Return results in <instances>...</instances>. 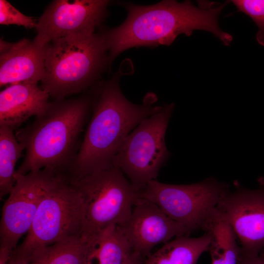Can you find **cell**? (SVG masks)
I'll use <instances>...</instances> for the list:
<instances>
[{"label":"cell","instance_id":"cell-1","mask_svg":"<svg viewBox=\"0 0 264 264\" xmlns=\"http://www.w3.org/2000/svg\"><path fill=\"white\" fill-rule=\"evenodd\" d=\"M179 2L163 0L152 5L124 4L128 11L120 25L103 33L108 50L110 65L123 51L133 47L169 45L180 34L190 36L193 31L210 32L228 45L232 36L222 31L219 16L225 6L213 2Z\"/></svg>","mask_w":264,"mask_h":264},{"label":"cell","instance_id":"cell-2","mask_svg":"<svg viewBox=\"0 0 264 264\" xmlns=\"http://www.w3.org/2000/svg\"><path fill=\"white\" fill-rule=\"evenodd\" d=\"M119 78L115 75L100 88L79 151L67 173L71 177H82L113 166L129 133L162 107L154 105V99L149 97L140 105L131 102L121 91Z\"/></svg>","mask_w":264,"mask_h":264},{"label":"cell","instance_id":"cell-3","mask_svg":"<svg viewBox=\"0 0 264 264\" xmlns=\"http://www.w3.org/2000/svg\"><path fill=\"white\" fill-rule=\"evenodd\" d=\"M91 104L88 96L53 100L33 122L17 130L16 137L25 154L16 172L67 173L79 151Z\"/></svg>","mask_w":264,"mask_h":264},{"label":"cell","instance_id":"cell-4","mask_svg":"<svg viewBox=\"0 0 264 264\" xmlns=\"http://www.w3.org/2000/svg\"><path fill=\"white\" fill-rule=\"evenodd\" d=\"M110 65L102 33L74 35L45 46V73L41 88L54 100L88 88Z\"/></svg>","mask_w":264,"mask_h":264},{"label":"cell","instance_id":"cell-5","mask_svg":"<svg viewBox=\"0 0 264 264\" xmlns=\"http://www.w3.org/2000/svg\"><path fill=\"white\" fill-rule=\"evenodd\" d=\"M81 197L66 173L50 171L46 188L27 236L10 258L28 264L36 251L56 242L82 238Z\"/></svg>","mask_w":264,"mask_h":264},{"label":"cell","instance_id":"cell-6","mask_svg":"<svg viewBox=\"0 0 264 264\" xmlns=\"http://www.w3.org/2000/svg\"><path fill=\"white\" fill-rule=\"evenodd\" d=\"M68 177L83 203L82 239L112 225L121 226L129 219L138 192L118 168L112 166L82 177Z\"/></svg>","mask_w":264,"mask_h":264},{"label":"cell","instance_id":"cell-7","mask_svg":"<svg viewBox=\"0 0 264 264\" xmlns=\"http://www.w3.org/2000/svg\"><path fill=\"white\" fill-rule=\"evenodd\" d=\"M173 103L162 106L142 120L124 139L113 163L139 192L156 179L169 156L165 134L174 109Z\"/></svg>","mask_w":264,"mask_h":264},{"label":"cell","instance_id":"cell-8","mask_svg":"<svg viewBox=\"0 0 264 264\" xmlns=\"http://www.w3.org/2000/svg\"><path fill=\"white\" fill-rule=\"evenodd\" d=\"M227 190L226 184L213 178L185 185L166 184L154 179L138 192V196L154 202L191 233L204 229Z\"/></svg>","mask_w":264,"mask_h":264},{"label":"cell","instance_id":"cell-9","mask_svg":"<svg viewBox=\"0 0 264 264\" xmlns=\"http://www.w3.org/2000/svg\"><path fill=\"white\" fill-rule=\"evenodd\" d=\"M50 172L42 170L25 175L16 172V183L2 207L0 248L12 252L29 230L44 194Z\"/></svg>","mask_w":264,"mask_h":264},{"label":"cell","instance_id":"cell-10","mask_svg":"<svg viewBox=\"0 0 264 264\" xmlns=\"http://www.w3.org/2000/svg\"><path fill=\"white\" fill-rule=\"evenodd\" d=\"M107 0H55L38 19L33 41L44 47L50 42L74 35L93 33L107 14Z\"/></svg>","mask_w":264,"mask_h":264},{"label":"cell","instance_id":"cell-11","mask_svg":"<svg viewBox=\"0 0 264 264\" xmlns=\"http://www.w3.org/2000/svg\"><path fill=\"white\" fill-rule=\"evenodd\" d=\"M254 190H227L217 209L232 227L241 244V252L257 256L264 249V184Z\"/></svg>","mask_w":264,"mask_h":264},{"label":"cell","instance_id":"cell-12","mask_svg":"<svg viewBox=\"0 0 264 264\" xmlns=\"http://www.w3.org/2000/svg\"><path fill=\"white\" fill-rule=\"evenodd\" d=\"M133 253L144 257L158 244L190 232L170 218L154 202L138 196L129 219L121 226Z\"/></svg>","mask_w":264,"mask_h":264},{"label":"cell","instance_id":"cell-13","mask_svg":"<svg viewBox=\"0 0 264 264\" xmlns=\"http://www.w3.org/2000/svg\"><path fill=\"white\" fill-rule=\"evenodd\" d=\"M45 47L22 38L14 43L0 40V86L38 84L45 73Z\"/></svg>","mask_w":264,"mask_h":264},{"label":"cell","instance_id":"cell-14","mask_svg":"<svg viewBox=\"0 0 264 264\" xmlns=\"http://www.w3.org/2000/svg\"><path fill=\"white\" fill-rule=\"evenodd\" d=\"M48 93L38 84L9 85L0 92V126L13 131L30 117L43 114L50 101Z\"/></svg>","mask_w":264,"mask_h":264},{"label":"cell","instance_id":"cell-15","mask_svg":"<svg viewBox=\"0 0 264 264\" xmlns=\"http://www.w3.org/2000/svg\"><path fill=\"white\" fill-rule=\"evenodd\" d=\"M83 240L89 250L90 264H124L133 253L119 225L109 226Z\"/></svg>","mask_w":264,"mask_h":264},{"label":"cell","instance_id":"cell-16","mask_svg":"<svg viewBox=\"0 0 264 264\" xmlns=\"http://www.w3.org/2000/svg\"><path fill=\"white\" fill-rule=\"evenodd\" d=\"M210 243L207 233L198 238L177 237L148 256L143 264H196L200 255L209 250Z\"/></svg>","mask_w":264,"mask_h":264},{"label":"cell","instance_id":"cell-17","mask_svg":"<svg viewBox=\"0 0 264 264\" xmlns=\"http://www.w3.org/2000/svg\"><path fill=\"white\" fill-rule=\"evenodd\" d=\"M203 230L210 238L212 264H238L241 247L232 227L217 208Z\"/></svg>","mask_w":264,"mask_h":264},{"label":"cell","instance_id":"cell-18","mask_svg":"<svg viewBox=\"0 0 264 264\" xmlns=\"http://www.w3.org/2000/svg\"><path fill=\"white\" fill-rule=\"evenodd\" d=\"M28 264H90L89 253L82 238L69 240L35 251Z\"/></svg>","mask_w":264,"mask_h":264},{"label":"cell","instance_id":"cell-19","mask_svg":"<svg viewBox=\"0 0 264 264\" xmlns=\"http://www.w3.org/2000/svg\"><path fill=\"white\" fill-rule=\"evenodd\" d=\"M14 131L0 126V198L9 194L16 183L15 168L24 150Z\"/></svg>","mask_w":264,"mask_h":264},{"label":"cell","instance_id":"cell-20","mask_svg":"<svg viewBox=\"0 0 264 264\" xmlns=\"http://www.w3.org/2000/svg\"><path fill=\"white\" fill-rule=\"evenodd\" d=\"M232 2L239 11L249 16L258 27V43L264 46V0H234Z\"/></svg>","mask_w":264,"mask_h":264},{"label":"cell","instance_id":"cell-21","mask_svg":"<svg viewBox=\"0 0 264 264\" xmlns=\"http://www.w3.org/2000/svg\"><path fill=\"white\" fill-rule=\"evenodd\" d=\"M37 21L38 19L21 13L7 0H0V24H14L31 29L35 28Z\"/></svg>","mask_w":264,"mask_h":264},{"label":"cell","instance_id":"cell-22","mask_svg":"<svg viewBox=\"0 0 264 264\" xmlns=\"http://www.w3.org/2000/svg\"><path fill=\"white\" fill-rule=\"evenodd\" d=\"M238 264H264V253L257 256H247L240 252Z\"/></svg>","mask_w":264,"mask_h":264},{"label":"cell","instance_id":"cell-23","mask_svg":"<svg viewBox=\"0 0 264 264\" xmlns=\"http://www.w3.org/2000/svg\"><path fill=\"white\" fill-rule=\"evenodd\" d=\"M143 257L132 253L124 264H143Z\"/></svg>","mask_w":264,"mask_h":264},{"label":"cell","instance_id":"cell-24","mask_svg":"<svg viewBox=\"0 0 264 264\" xmlns=\"http://www.w3.org/2000/svg\"><path fill=\"white\" fill-rule=\"evenodd\" d=\"M7 264H28L26 262L18 259H9Z\"/></svg>","mask_w":264,"mask_h":264},{"label":"cell","instance_id":"cell-25","mask_svg":"<svg viewBox=\"0 0 264 264\" xmlns=\"http://www.w3.org/2000/svg\"></svg>","mask_w":264,"mask_h":264}]
</instances>
